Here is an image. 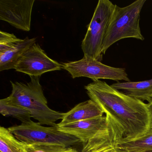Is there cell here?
Returning <instances> with one entry per match:
<instances>
[{
  "instance_id": "cell-17",
  "label": "cell",
  "mask_w": 152,
  "mask_h": 152,
  "mask_svg": "<svg viewBox=\"0 0 152 152\" xmlns=\"http://www.w3.org/2000/svg\"><path fill=\"white\" fill-rule=\"evenodd\" d=\"M26 152H65L68 148L57 145H27L24 144Z\"/></svg>"
},
{
  "instance_id": "cell-1",
  "label": "cell",
  "mask_w": 152,
  "mask_h": 152,
  "mask_svg": "<svg viewBox=\"0 0 152 152\" xmlns=\"http://www.w3.org/2000/svg\"><path fill=\"white\" fill-rule=\"evenodd\" d=\"M85 89L90 99L106 115L118 124L124 139H136L148 133L150 114L148 104L129 96L100 80L93 81Z\"/></svg>"
},
{
  "instance_id": "cell-8",
  "label": "cell",
  "mask_w": 152,
  "mask_h": 152,
  "mask_svg": "<svg viewBox=\"0 0 152 152\" xmlns=\"http://www.w3.org/2000/svg\"><path fill=\"white\" fill-rule=\"evenodd\" d=\"M34 0H1L0 19L24 31L31 30Z\"/></svg>"
},
{
  "instance_id": "cell-15",
  "label": "cell",
  "mask_w": 152,
  "mask_h": 152,
  "mask_svg": "<svg viewBox=\"0 0 152 152\" xmlns=\"http://www.w3.org/2000/svg\"><path fill=\"white\" fill-rule=\"evenodd\" d=\"M0 113L3 116H11L22 122V123L31 121V114L25 107L13 103L8 98L0 100Z\"/></svg>"
},
{
  "instance_id": "cell-12",
  "label": "cell",
  "mask_w": 152,
  "mask_h": 152,
  "mask_svg": "<svg viewBox=\"0 0 152 152\" xmlns=\"http://www.w3.org/2000/svg\"><path fill=\"white\" fill-rule=\"evenodd\" d=\"M113 88L125 95L149 103L152 99V79L138 82H119L111 85Z\"/></svg>"
},
{
  "instance_id": "cell-7",
  "label": "cell",
  "mask_w": 152,
  "mask_h": 152,
  "mask_svg": "<svg viewBox=\"0 0 152 152\" xmlns=\"http://www.w3.org/2000/svg\"><path fill=\"white\" fill-rule=\"evenodd\" d=\"M62 69V64L49 57L39 45L35 43L24 54L15 69L30 77H40L45 73Z\"/></svg>"
},
{
  "instance_id": "cell-19",
  "label": "cell",
  "mask_w": 152,
  "mask_h": 152,
  "mask_svg": "<svg viewBox=\"0 0 152 152\" xmlns=\"http://www.w3.org/2000/svg\"><path fill=\"white\" fill-rule=\"evenodd\" d=\"M150 114V127L149 132H152V99L150 102L148 104Z\"/></svg>"
},
{
  "instance_id": "cell-6",
  "label": "cell",
  "mask_w": 152,
  "mask_h": 152,
  "mask_svg": "<svg viewBox=\"0 0 152 152\" xmlns=\"http://www.w3.org/2000/svg\"><path fill=\"white\" fill-rule=\"evenodd\" d=\"M62 68L66 70L73 79L86 77L92 80L100 79L130 82L124 68L112 67L102 64L100 61L83 57L78 61L62 64Z\"/></svg>"
},
{
  "instance_id": "cell-18",
  "label": "cell",
  "mask_w": 152,
  "mask_h": 152,
  "mask_svg": "<svg viewBox=\"0 0 152 152\" xmlns=\"http://www.w3.org/2000/svg\"><path fill=\"white\" fill-rule=\"evenodd\" d=\"M23 39H18L13 34L0 31V53L5 52L15 46Z\"/></svg>"
},
{
  "instance_id": "cell-2",
  "label": "cell",
  "mask_w": 152,
  "mask_h": 152,
  "mask_svg": "<svg viewBox=\"0 0 152 152\" xmlns=\"http://www.w3.org/2000/svg\"><path fill=\"white\" fill-rule=\"evenodd\" d=\"M31 78V81L26 83L10 81L12 91L8 99L29 110L32 117L41 125H57L56 122L62 120L64 113L52 110L48 106V101L40 83V76Z\"/></svg>"
},
{
  "instance_id": "cell-11",
  "label": "cell",
  "mask_w": 152,
  "mask_h": 152,
  "mask_svg": "<svg viewBox=\"0 0 152 152\" xmlns=\"http://www.w3.org/2000/svg\"><path fill=\"white\" fill-rule=\"evenodd\" d=\"M101 108L91 99L81 102L66 113H64L62 121L58 126L77 122L83 120L104 116Z\"/></svg>"
},
{
  "instance_id": "cell-13",
  "label": "cell",
  "mask_w": 152,
  "mask_h": 152,
  "mask_svg": "<svg viewBox=\"0 0 152 152\" xmlns=\"http://www.w3.org/2000/svg\"><path fill=\"white\" fill-rule=\"evenodd\" d=\"M36 43V39L25 38L10 49L0 53V72L15 69L26 51Z\"/></svg>"
},
{
  "instance_id": "cell-10",
  "label": "cell",
  "mask_w": 152,
  "mask_h": 152,
  "mask_svg": "<svg viewBox=\"0 0 152 152\" xmlns=\"http://www.w3.org/2000/svg\"><path fill=\"white\" fill-rule=\"evenodd\" d=\"M106 116L83 120L67 125L58 126L60 131L76 137L85 143L105 128L107 124Z\"/></svg>"
},
{
  "instance_id": "cell-20",
  "label": "cell",
  "mask_w": 152,
  "mask_h": 152,
  "mask_svg": "<svg viewBox=\"0 0 152 152\" xmlns=\"http://www.w3.org/2000/svg\"><path fill=\"white\" fill-rule=\"evenodd\" d=\"M65 152H79L75 150V149H73V148H67V149L66 150Z\"/></svg>"
},
{
  "instance_id": "cell-9",
  "label": "cell",
  "mask_w": 152,
  "mask_h": 152,
  "mask_svg": "<svg viewBox=\"0 0 152 152\" xmlns=\"http://www.w3.org/2000/svg\"><path fill=\"white\" fill-rule=\"evenodd\" d=\"M106 116V126L88 141L83 143L81 152H120L116 145L124 138L122 131L113 119Z\"/></svg>"
},
{
  "instance_id": "cell-4",
  "label": "cell",
  "mask_w": 152,
  "mask_h": 152,
  "mask_svg": "<svg viewBox=\"0 0 152 152\" xmlns=\"http://www.w3.org/2000/svg\"><path fill=\"white\" fill-rule=\"evenodd\" d=\"M115 5L109 0H99L82 42L84 56L100 61L102 48Z\"/></svg>"
},
{
  "instance_id": "cell-16",
  "label": "cell",
  "mask_w": 152,
  "mask_h": 152,
  "mask_svg": "<svg viewBox=\"0 0 152 152\" xmlns=\"http://www.w3.org/2000/svg\"><path fill=\"white\" fill-rule=\"evenodd\" d=\"M0 152H26L24 143L8 129L2 126L0 127Z\"/></svg>"
},
{
  "instance_id": "cell-14",
  "label": "cell",
  "mask_w": 152,
  "mask_h": 152,
  "mask_svg": "<svg viewBox=\"0 0 152 152\" xmlns=\"http://www.w3.org/2000/svg\"><path fill=\"white\" fill-rule=\"evenodd\" d=\"M116 147L120 152H152V132L132 140L122 138Z\"/></svg>"
},
{
  "instance_id": "cell-3",
  "label": "cell",
  "mask_w": 152,
  "mask_h": 152,
  "mask_svg": "<svg viewBox=\"0 0 152 152\" xmlns=\"http://www.w3.org/2000/svg\"><path fill=\"white\" fill-rule=\"evenodd\" d=\"M146 0H137L124 7L115 5L109 26L104 40L102 53L118 41L126 38H134L143 41L140 18L141 10Z\"/></svg>"
},
{
  "instance_id": "cell-5",
  "label": "cell",
  "mask_w": 152,
  "mask_h": 152,
  "mask_svg": "<svg viewBox=\"0 0 152 152\" xmlns=\"http://www.w3.org/2000/svg\"><path fill=\"white\" fill-rule=\"evenodd\" d=\"M8 129L19 141L27 145H57L68 148L81 142L76 137L60 131L57 124L45 127L31 121Z\"/></svg>"
}]
</instances>
